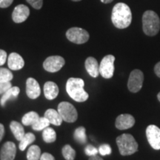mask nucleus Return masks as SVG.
I'll return each mask as SVG.
<instances>
[{"label":"nucleus","mask_w":160,"mask_h":160,"mask_svg":"<svg viewBox=\"0 0 160 160\" xmlns=\"http://www.w3.org/2000/svg\"><path fill=\"white\" fill-rule=\"evenodd\" d=\"M41 93L39 85L33 78H28L26 81V94L30 99H35L39 97Z\"/></svg>","instance_id":"nucleus-14"},{"label":"nucleus","mask_w":160,"mask_h":160,"mask_svg":"<svg viewBox=\"0 0 160 160\" xmlns=\"http://www.w3.org/2000/svg\"><path fill=\"white\" fill-rule=\"evenodd\" d=\"M45 117L52 125L59 126L62 122L63 119L60 116L59 113L54 109H48L45 111Z\"/></svg>","instance_id":"nucleus-18"},{"label":"nucleus","mask_w":160,"mask_h":160,"mask_svg":"<svg viewBox=\"0 0 160 160\" xmlns=\"http://www.w3.org/2000/svg\"><path fill=\"white\" fill-rule=\"evenodd\" d=\"M117 144L120 154L129 156L138 151V143L134 137L129 133H123L117 138Z\"/></svg>","instance_id":"nucleus-4"},{"label":"nucleus","mask_w":160,"mask_h":160,"mask_svg":"<svg viewBox=\"0 0 160 160\" xmlns=\"http://www.w3.org/2000/svg\"><path fill=\"white\" fill-rule=\"evenodd\" d=\"M36 140V137L33 133H25L24 136L22 139L20 141V143L19 145V150L22 151H24L26 149V148L28 147L29 145H31V143H33Z\"/></svg>","instance_id":"nucleus-22"},{"label":"nucleus","mask_w":160,"mask_h":160,"mask_svg":"<svg viewBox=\"0 0 160 160\" xmlns=\"http://www.w3.org/2000/svg\"><path fill=\"white\" fill-rule=\"evenodd\" d=\"M39 116L37 112L31 111L25 113V114L23 116L22 119V122L23 125L25 126H32L38 119H39Z\"/></svg>","instance_id":"nucleus-21"},{"label":"nucleus","mask_w":160,"mask_h":160,"mask_svg":"<svg viewBox=\"0 0 160 160\" xmlns=\"http://www.w3.org/2000/svg\"><path fill=\"white\" fill-rule=\"evenodd\" d=\"M71 1H73V2H79V1H81V0H71Z\"/></svg>","instance_id":"nucleus-41"},{"label":"nucleus","mask_w":160,"mask_h":160,"mask_svg":"<svg viewBox=\"0 0 160 160\" xmlns=\"http://www.w3.org/2000/svg\"><path fill=\"white\" fill-rule=\"evenodd\" d=\"M85 82L80 78H70L66 83V91L69 97L78 102H83L89 96L84 89Z\"/></svg>","instance_id":"nucleus-2"},{"label":"nucleus","mask_w":160,"mask_h":160,"mask_svg":"<svg viewBox=\"0 0 160 160\" xmlns=\"http://www.w3.org/2000/svg\"><path fill=\"white\" fill-rule=\"evenodd\" d=\"M135 124V119L131 114H121L116 119V128L119 130H127L133 127Z\"/></svg>","instance_id":"nucleus-13"},{"label":"nucleus","mask_w":160,"mask_h":160,"mask_svg":"<svg viewBox=\"0 0 160 160\" xmlns=\"http://www.w3.org/2000/svg\"><path fill=\"white\" fill-rule=\"evenodd\" d=\"M29 15V8L25 5H19L16 6L12 13V19L16 23H22L28 18Z\"/></svg>","instance_id":"nucleus-11"},{"label":"nucleus","mask_w":160,"mask_h":160,"mask_svg":"<svg viewBox=\"0 0 160 160\" xmlns=\"http://www.w3.org/2000/svg\"><path fill=\"white\" fill-rule=\"evenodd\" d=\"M144 81V74L140 70H133L130 74L128 82V88L132 93H137L142 88Z\"/></svg>","instance_id":"nucleus-8"},{"label":"nucleus","mask_w":160,"mask_h":160,"mask_svg":"<svg viewBox=\"0 0 160 160\" xmlns=\"http://www.w3.org/2000/svg\"><path fill=\"white\" fill-rule=\"evenodd\" d=\"M154 72L156 75H157L158 77L160 78V62L156 64L154 67Z\"/></svg>","instance_id":"nucleus-36"},{"label":"nucleus","mask_w":160,"mask_h":160,"mask_svg":"<svg viewBox=\"0 0 160 160\" xmlns=\"http://www.w3.org/2000/svg\"><path fill=\"white\" fill-rule=\"evenodd\" d=\"M65 61L60 56H51L48 57L43 62V68L50 73H55L62 69L65 65Z\"/></svg>","instance_id":"nucleus-9"},{"label":"nucleus","mask_w":160,"mask_h":160,"mask_svg":"<svg viewBox=\"0 0 160 160\" xmlns=\"http://www.w3.org/2000/svg\"><path fill=\"white\" fill-rule=\"evenodd\" d=\"M10 128H11L12 133L14 135V137L18 141H21L25 136V130L23 126L19 122L16 121H12L10 124Z\"/></svg>","instance_id":"nucleus-20"},{"label":"nucleus","mask_w":160,"mask_h":160,"mask_svg":"<svg viewBox=\"0 0 160 160\" xmlns=\"http://www.w3.org/2000/svg\"><path fill=\"white\" fill-rule=\"evenodd\" d=\"M41 149L37 145H31L27 153L28 160H39L41 157Z\"/></svg>","instance_id":"nucleus-25"},{"label":"nucleus","mask_w":160,"mask_h":160,"mask_svg":"<svg viewBox=\"0 0 160 160\" xmlns=\"http://www.w3.org/2000/svg\"><path fill=\"white\" fill-rule=\"evenodd\" d=\"M86 71L91 77L96 78L99 74V65L95 58L90 57L87 58L85 62Z\"/></svg>","instance_id":"nucleus-16"},{"label":"nucleus","mask_w":160,"mask_h":160,"mask_svg":"<svg viewBox=\"0 0 160 160\" xmlns=\"http://www.w3.org/2000/svg\"><path fill=\"white\" fill-rule=\"evenodd\" d=\"M62 155L66 160H74L76 151L71 145H66L62 148Z\"/></svg>","instance_id":"nucleus-27"},{"label":"nucleus","mask_w":160,"mask_h":160,"mask_svg":"<svg viewBox=\"0 0 160 160\" xmlns=\"http://www.w3.org/2000/svg\"><path fill=\"white\" fill-rule=\"evenodd\" d=\"M42 138L46 143L54 142L57 139V133L52 128L48 127L43 130Z\"/></svg>","instance_id":"nucleus-23"},{"label":"nucleus","mask_w":160,"mask_h":160,"mask_svg":"<svg viewBox=\"0 0 160 160\" xmlns=\"http://www.w3.org/2000/svg\"><path fill=\"white\" fill-rule=\"evenodd\" d=\"M100 1H101L102 2L104 3V4H108V3L112 2L113 0H100Z\"/></svg>","instance_id":"nucleus-39"},{"label":"nucleus","mask_w":160,"mask_h":160,"mask_svg":"<svg viewBox=\"0 0 160 160\" xmlns=\"http://www.w3.org/2000/svg\"><path fill=\"white\" fill-rule=\"evenodd\" d=\"M142 28L147 36L153 37L159 33L160 19L159 16L153 11H146L142 16Z\"/></svg>","instance_id":"nucleus-3"},{"label":"nucleus","mask_w":160,"mask_h":160,"mask_svg":"<svg viewBox=\"0 0 160 160\" xmlns=\"http://www.w3.org/2000/svg\"><path fill=\"white\" fill-rule=\"evenodd\" d=\"M11 87L12 84L11 83V82H0V95L5 93Z\"/></svg>","instance_id":"nucleus-32"},{"label":"nucleus","mask_w":160,"mask_h":160,"mask_svg":"<svg viewBox=\"0 0 160 160\" xmlns=\"http://www.w3.org/2000/svg\"><path fill=\"white\" fill-rule=\"evenodd\" d=\"M148 141L154 150H160V128L157 125H150L146 128Z\"/></svg>","instance_id":"nucleus-10"},{"label":"nucleus","mask_w":160,"mask_h":160,"mask_svg":"<svg viewBox=\"0 0 160 160\" xmlns=\"http://www.w3.org/2000/svg\"><path fill=\"white\" fill-rule=\"evenodd\" d=\"M8 65L9 68L13 71H19L25 65L23 58L17 53H11L8 58Z\"/></svg>","instance_id":"nucleus-15"},{"label":"nucleus","mask_w":160,"mask_h":160,"mask_svg":"<svg viewBox=\"0 0 160 160\" xmlns=\"http://www.w3.org/2000/svg\"><path fill=\"white\" fill-rule=\"evenodd\" d=\"M88 160H103L102 158L100 157H98V156H92V157H90Z\"/></svg>","instance_id":"nucleus-38"},{"label":"nucleus","mask_w":160,"mask_h":160,"mask_svg":"<svg viewBox=\"0 0 160 160\" xmlns=\"http://www.w3.org/2000/svg\"><path fill=\"white\" fill-rule=\"evenodd\" d=\"M33 8L39 10L42 8L43 5V0H26Z\"/></svg>","instance_id":"nucleus-31"},{"label":"nucleus","mask_w":160,"mask_h":160,"mask_svg":"<svg viewBox=\"0 0 160 160\" xmlns=\"http://www.w3.org/2000/svg\"><path fill=\"white\" fill-rule=\"evenodd\" d=\"M50 124H51L50 122L48 120V119H46L45 117H39V119L32 125V128L37 131H43V130L46 128L48 127Z\"/></svg>","instance_id":"nucleus-26"},{"label":"nucleus","mask_w":160,"mask_h":160,"mask_svg":"<svg viewBox=\"0 0 160 160\" xmlns=\"http://www.w3.org/2000/svg\"><path fill=\"white\" fill-rule=\"evenodd\" d=\"M7 53L4 50L0 49V66L3 65L7 60Z\"/></svg>","instance_id":"nucleus-33"},{"label":"nucleus","mask_w":160,"mask_h":160,"mask_svg":"<svg viewBox=\"0 0 160 160\" xmlns=\"http://www.w3.org/2000/svg\"><path fill=\"white\" fill-rule=\"evenodd\" d=\"M44 94L46 99H54L59 94V88L53 82H47L44 85Z\"/></svg>","instance_id":"nucleus-17"},{"label":"nucleus","mask_w":160,"mask_h":160,"mask_svg":"<svg viewBox=\"0 0 160 160\" xmlns=\"http://www.w3.org/2000/svg\"><path fill=\"white\" fill-rule=\"evenodd\" d=\"M111 20L117 28L124 29L128 27L132 21V13L129 6L122 2L116 4L112 10Z\"/></svg>","instance_id":"nucleus-1"},{"label":"nucleus","mask_w":160,"mask_h":160,"mask_svg":"<svg viewBox=\"0 0 160 160\" xmlns=\"http://www.w3.org/2000/svg\"><path fill=\"white\" fill-rule=\"evenodd\" d=\"M4 136H5V128L2 124L0 123V142L2 141Z\"/></svg>","instance_id":"nucleus-37"},{"label":"nucleus","mask_w":160,"mask_h":160,"mask_svg":"<svg viewBox=\"0 0 160 160\" xmlns=\"http://www.w3.org/2000/svg\"><path fill=\"white\" fill-rule=\"evenodd\" d=\"M157 99H158V100H159V101L160 102V92L157 94Z\"/></svg>","instance_id":"nucleus-40"},{"label":"nucleus","mask_w":160,"mask_h":160,"mask_svg":"<svg viewBox=\"0 0 160 160\" xmlns=\"http://www.w3.org/2000/svg\"><path fill=\"white\" fill-rule=\"evenodd\" d=\"M66 37L71 42L81 45L88 41L90 35L88 32L80 28H71L66 32Z\"/></svg>","instance_id":"nucleus-6"},{"label":"nucleus","mask_w":160,"mask_h":160,"mask_svg":"<svg viewBox=\"0 0 160 160\" xmlns=\"http://www.w3.org/2000/svg\"><path fill=\"white\" fill-rule=\"evenodd\" d=\"M115 57L107 55L102 59L99 65V73L105 79H111L114 73Z\"/></svg>","instance_id":"nucleus-7"},{"label":"nucleus","mask_w":160,"mask_h":160,"mask_svg":"<svg viewBox=\"0 0 160 160\" xmlns=\"http://www.w3.org/2000/svg\"><path fill=\"white\" fill-rule=\"evenodd\" d=\"M58 112L62 118L63 121L67 122H74L78 118L77 109L72 104L68 102H62L58 105Z\"/></svg>","instance_id":"nucleus-5"},{"label":"nucleus","mask_w":160,"mask_h":160,"mask_svg":"<svg viewBox=\"0 0 160 160\" xmlns=\"http://www.w3.org/2000/svg\"><path fill=\"white\" fill-rule=\"evenodd\" d=\"M13 78V73L8 69L0 68V82H8Z\"/></svg>","instance_id":"nucleus-28"},{"label":"nucleus","mask_w":160,"mask_h":160,"mask_svg":"<svg viewBox=\"0 0 160 160\" xmlns=\"http://www.w3.org/2000/svg\"><path fill=\"white\" fill-rule=\"evenodd\" d=\"M74 139L78 143L84 145L87 142V136H86V130L84 127H79L75 130Z\"/></svg>","instance_id":"nucleus-24"},{"label":"nucleus","mask_w":160,"mask_h":160,"mask_svg":"<svg viewBox=\"0 0 160 160\" xmlns=\"http://www.w3.org/2000/svg\"><path fill=\"white\" fill-rule=\"evenodd\" d=\"M13 0H0V8H7L11 4L13 3Z\"/></svg>","instance_id":"nucleus-34"},{"label":"nucleus","mask_w":160,"mask_h":160,"mask_svg":"<svg viewBox=\"0 0 160 160\" xmlns=\"http://www.w3.org/2000/svg\"><path fill=\"white\" fill-rule=\"evenodd\" d=\"M39 160H55V158L51 153H44L41 155Z\"/></svg>","instance_id":"nucleus-35"},{"label":"nucleus","mask_w":160,"mask_h":160,"mask_svg":"<svg viewBox=\"0 0 160 160\" xmlns=\"http://www.w3.org/2000/svg\"><path fill=\"white\" fill-rule=\"evenodd\" d=\"M112 152V149L111 146L108 144H103V145H100L99 148V153L102 156H107L110 155Z\"/></svg>","instance_id":"nucleus-29"},{"label":"nucleus","mask_w":160,"mask_h":160,"mask_svg":"<svg viewBox=\"0 0 160 160\" xmlns=\"http://www.w3.org/2000/svg\"><path fill=\"white\" fill-rule=\"evenodd\" d=\"M85 153L87 156L89 157H92V156H96L97 155V153H99V149H97V148H95L93 145H87L85 148Z\"/></svg>","instance_id":"nucleus-30"},{"label":"nucleus","mask_w":160,"mask_h":160,"mask_svg":"<svg viewBox=\"0 0 160 160\" xmlns=\"http://www.w3.org/2000/svg\"><path fill=\"white\" fill-rule=\"evenodd\" d=\"M17 154V147L13 142H6L0 151L1 160H13Z\"/></svg>","instance_id":"nucleus-12"},{"label":"nucleus","mask_w":160,"mask_h":160,"mask_svg":"<svg viewBox=\"0 0 160 160\" xmlns=\"http://www.w3.org/2000/svg\"><path fill=\"white\" fill-rule=\"evenodd\" d=\"M19 92H20L19 88L11 87V88L8 90L5 93H3L2 97L1 98V101H0L1 105L2 106V107H5L6 102H7L8 100L17 98V97L19 94Z\"/></svg>","instance_id":"nucleus-19"}]
</instances>
